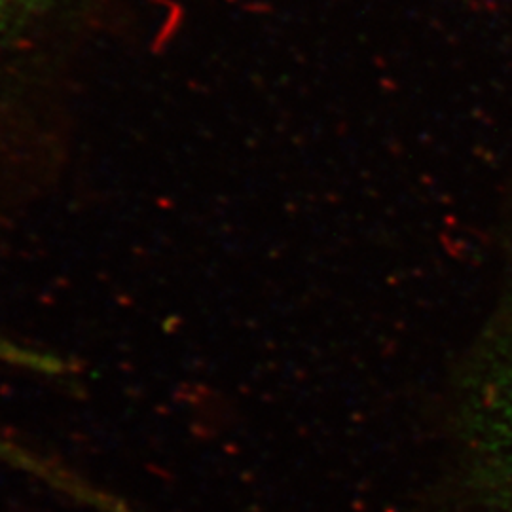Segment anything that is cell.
I'll list each match as a JSON object with an SVG mask.
<instances>
[{
  "label": "cell",
  "mask_w": 512,
  "mask_h": 512,
  "mask_svg": "<svg viewBox=\"0 0 512 512\" xmlns=\"http://www.w3.org/2000/svg\"><path fill=\"white\" fill-rule=\"evenodd\" d=\"M488 437L512 478V334L490 384Z\"/></svg>",
  "instance_id": "1"
},
{
  "label": "cell",
  "mask_w": 512,
  "mask_h": 512,
  "mask_svg": "<svg viewBox=\"0 0 512 512\" xmlns=\"http://www.w3.org/2000/svg\"><path fill=\"white\" fill-rule=\"evenodd\" d=\"M40 0H0V50L16 35L19 25L37 12Z\"/></svg>",
  "instance_id": "2"
}]
</instances>
